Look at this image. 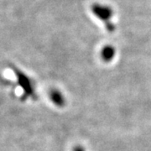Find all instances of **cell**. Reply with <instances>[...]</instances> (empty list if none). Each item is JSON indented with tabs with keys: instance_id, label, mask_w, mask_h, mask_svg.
Instances as JSON below:
<instances>
[{
	"instance_id": "6da1fadb",
	"label": "cell",
	"mask_w": 151,
	"mask_h": 151,
	"mask_svg": "<svg viewBox=\"0 0 151 151\" xmlns=\"http://www.w3.org/2000/svg\"><path fill=\"white\" fill-rule=\"evenodd\" d=\"M92 11L99 19L104 22V24L108 32H113L115 30V25L110 21L111 18L113 17V11L109 6L94 4L92 6Z\"/></svg>"
},
{
	"instance_id": "7a4b0ae2",
	"label": "cell",
	"mask_w": 151,
	"mask_h": 151,
	"mask_svg": "<svg viewBox=\"0 0 151 151\" xmlns=\"http://www.w3.org/2000/svg\"><path fill=\"white\" fill-rule=\"evenodd\" d=\"M13 70H14V73L17 76V80L19 85L21 86L24 94H23V100L28 99L29 97L36 98L35 91V86H33V83L31 80L24 73H23L21 70L17 69L15 67H13Z\"/></svg>"
},
{
	"instance_id": "3957f363",
	"label": "cell",
	"mask_w": 151,
	"mask_h": 151,
	"mask_svg": "<svg viewBox=\"0 0 151 151\" xmlns=\"http://www.w3.org/2000/svg\"><path fill=\"white\" fill-rule=\"evenodd\" d=\"M50 98L52 101V103H54L55 105H56L57 107H64L65 106V98L63 97L62 93L56 90H51L50 92Z\"/></svg>"
},
{
	"instance_id": "277c9868",
	"label": "cell",
	"mask_w": 151,
	"mask_h": 151,
	"mask_svg": "<svg viewBox=\"0 0 151 151\" xmlns=\"http://www.w3.org/2000/svg\"><path fill=\"white\" fill-rule=\"evenodd\" d=\"M115 53H116L115 48H113L112 45H106L102 50L101 56L105 62H109L115 56Z\"/></svg>"
},
{
	"instance_id": "5b68a950",
	"label": "cell",
	"mask_w": 151,
	"mask_h": 151,
	"mask_svg": "<svg viewBox=\"0 0 151 151\" xmlns=\"http://www.w3.org/2000/svg\"><path fill=\"white\" fill-rule=\"evenodd\" d=\"M73 151H85L84 149L81 146H76L75 148L73 149Z\"/></svg>"
}]
</instances>
